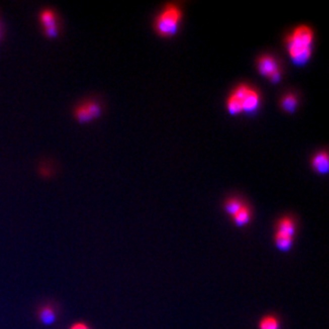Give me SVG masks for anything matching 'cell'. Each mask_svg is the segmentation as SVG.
Returning <instances> with one entry per match:
<instances>
[{
	"label": "cell",
	"mask_w": 329,
	"mask_h": 329,
	"mask_svg": "<svg viewBox=\"0 0 329 329\" xmlns=\"http://www.w3.org/2000/svg\"><path fill=\"white\" fill-rule=\"evenodd\" d=\"M314 32L308 25H298L286 37V47L292 62L297 66L306 65L313 52Z\"/></svg>",
	"instance_id": "1"
},
{
	"label": "cell",
	"mask_w": 329,
	"mask_h": 329,
	"mask_svg": "<svg viewBox=\"0 0 329 329\" xmlns=\"http://www.w3.org/2000/svg\"><path fill=\"white\" fill-rule=\"evenodd\" d=\"M182 10L176 4H167L161 10L155 19L156 32L163 37L175 35L182 21Z\"/></svg>",
	"instance_id": "2"
},
{
	"label": "cell",
	"mask_w": 329,
	"mask_h": 329,
	"mask_svg": "<svg viewBox=\"0 0 329 329\" xmlns=\"http://www.w3.org/2000/svg\"><path fill=\"white\" fill-rule=\"evenodd\" d=\"M258 73L263 77L268 78L274 72L280 69L277 59L272 55H262L257 60Z\"/></svg>",
	"instance_id": "3"
},
{
	"label": "cell",
	"mask_w": 329,
	"mask_h": 329,
	"mask_svg": "<svg viewBox=\"0 0 329 329\" xmlns=\"http://www.w3.org/2000/svg\"><path fill=\"white\" fill-rule=\"evenodd\" d=\"M260 93H259L256 88L254 87H249L248 92L242 99V109L243 112L248 113V114H253L255 113L257 110L260 107Z\"/></svg>",
	"instance_id": "4"
},
{
	"label": "cell",
	"mask_w": 329,
	"mask_h": 329,
	"mask_svg": "<svg viewBox=\"0 0 329 329\" xmlns=\"http://www.w3.org/2000/svg\"><path fill=\"white\" fill-rule=\"evenodd\" d=\"M311 167L320 175H326L329 171V157L326 151L316 153L311 158Z\"/></svg>",
	"instance_id": "5"
},
{
	"label": "cell",
	"mask_w": 329,
	"mask_h": 329,
	"mask_svg": "<svg viewBox=\"0 0 329 329\" xmlns=\"http://www.w3.org/2000/svg\"><path fill=\"white\" fill-rule=\"evenodd\" d=\"M276 232H280L294 238L296 233L295 221L290 216H284L279 218L276 223Z\"/></svg>",
	"instance_id": "6"
},
{
	"label": "cell",
	"mask_w": 329,
	"mask_h": 329,
	"mask_svg": "<svg viewBox=\"0 0 329 329\" xmlns=\"http://www.w3.org/2000/svg\"><path fill=\"white\" fill-rule=\"evenodd\" d=\"M274 242H275V246L278 251H280L283 253H288L292 249V246L294 243V238L275 231Z\"/></svg>",
	"instance_id": "7"
},
{
	"label": "cell",
	"mask_w": 329,
	"mask_h": 329,
	"mask_svg": "<svg viewBox=\"0 0 329 329\" xmlns=\"http://www.w3.org/2000/svg\"><path fill=\"white\" fill-rule=\"evenodd\" d=\"M298 104L300 101L294 93H287L280 99V108L288 113H294L297 110Z\"/></svg>",
	"instance_id": "8"
},
{
	"label": "cell",
	"mask_w": 329,
	"mask_h": 329,
	"mask_svg": "<svg viewBox=\"0 0 329 329\" xmlns=\"http://www.w3.org/2000/svg\"><path fill=\"white\" fill-rule=\"evenodd\" d=\"M232 222L237 227H244L249 224L252 219V210L248 206H244L241 208L234 215L231 216Z\"/></svg>",
	"instance_id": "9"
},
{
	"label": "cell",
	"mask_w": 329,
	"mask_h": 329,
	"mask_svg": "<svg viewBox=\"0 0 329 329\" xmlns=\"http://www.w3.org/2000/svg\"><path fill=\"white\" fill-rule=\"evenodd\" d=\"M245 206L244 202L242 201L241 198H238V197H230L228 198L227 201L224 204V210L227 214H229L230 216L234 215L239 210H240L241 208H243Z\"/></svg>",
	"instance_id": "10"
},
{
	"label": "cell",
	"mask_w": 329,
	"mask_h": 329,
	"mask_svg": "<svg viewBox=\"0 0 329 329\" xmlns=\"http://www.w3.org/2000/svg\"><path fill=\"white\" fill-rule=\"evenodd\" d=\"M38 318L43 324L45 325H52L57 320V314L55 309L51 306H45L43 307L38 313Z\"/></svg>",
	"instance_id": "11"
},
{
	"label": "cell",
	"mask_w": 329,
	"mask_h": 329,
	"mask_svg": "<svg viewBox=\"0 0 329 329\" xmlns=\"http://www.w3.org/2000/svg\"><path fill=\"white\" fill-rule=\"evenodd\" d=\"M259 329H281L280 321L279 318L273 314H268L263 316L258 324Z\"/></svg>",
	"instance_id": "12"
},
{
	"label": "cell",
	"mask_w": 329,
	"mask_h": 329,
	"mask_svg": "<svg viewBox=\"0 0 329 329\" xmlns=\"http://www.w3.org/2000/svg\"><path fill=\"white\" fill-rule=\"evenodd\" d=\"M226 108H227V111L231 115H238L240 113H243L242 102L232 94L229 95L227 98Z\"/></svg>",
	"instance_id": "13"
},
{
	"label": "cell",
	"mask_w": 329,
	"mask_h": 329,
	"mask_svg": "<svg viewBox=\"0 0 329 329\" xmlns=\"http://www.w3.org/2000/svg\"><path fill=\"white\" fill-rule=\"evenodd\" d=\"M75 117L77 121L81 124H86V123H89L93 121V117L91 114H89L88 110L86 109L84 104L78 106L75 109Z\"/></svg>",
	"instance_id": "14"
},
{
	"label": "cell",
	"mask_w": 329,
	"mask_h": 329,
	"mask_svg": "<svg viewBox=\"0 0 329 329\" xmlns=\"http://www.w3.org/2000/svg\"><path fill=\"white\" fill-rule=\"evenodd\" d=\"M39 18H41V23L43 25V28L57 24V16L53 10H49V9L44 10V11H42Z\"/></svg>",
	"instance_id": "15"
},
{
	"label": "cell",
	"mask_w": 329,
	"mask_h": 329,
	"mask_svg": "<svg viewBox=\"0 0 329 329\" xmlns=\"http://www.w3.org/2000/svg\"><path fill=\"white\" fill-rule=\"evenodd\" d=\"M84 106H85V107H86V109L88 110L89 114H91V115H92L93 119H95V118H98L99 116H101V115H102V111H103V109H102V106H101V105H99L98 103L91 101V102H87V103H85V104H84Z\"/></svg>",
	"instance_id": "16"
},
{
	"label": "cell",
	"mask_w": 329,
	"mask_h": 329,
	"mask_svg": "<svg viewBox=\"0 0 329 329\" xmlns=\"http://www.w3.org/2000/svg\"><path fill=\"white\" fill-rule=\"evenodd\" d=\"M44 33L47 37H57L59 34V28H58V24L53 25V26H49L44 28Z\"/></svg>",
	"instance_id": "17"
},
{
	"label": "cell",
	"mask_w": 329,
	"mask_h": 329,
	"mask_svg": "<svg viewBox=\"0 0 329 329\" xmlns=\"http://www.w3.org/2000/svg\"><path fill=\"white\" fill-rule=\"evenodd\" d=\"M281 78H283L281 69H278V71L274 72L270 77H268V80H270L272 83H278L281 80Z\"/></svg>",
	"instance_id": "18"
},
{
	"label": "cell",
	"mask_w": 329,
	"mask_h": 329,
	"mask_svg": "<svg viewBox=\"0 0 329 329\" xmlns=\"http://www.w3.org/2000/svg\"><path fill=\"white\" fill-rule=\"evenodd\" d=\"M71 329H89V327L84 323H76L71 327Z\"/></svg>",
	"instance_id": "19"
},
{
	"label": "cell",
	"mask_w": 329,
	"mask_h": 329,
	"mask_svg": "<svg viewBox=\"0 0 329 329\" xmlns=\"http://www.w3.org/2000/svg\"><path fill=\"white\" fill-rule=\"evenodd\" d=\"M0 37H2V30H0Z\"/></svg>",
	"instance_id": "20"
}]
</instances>
